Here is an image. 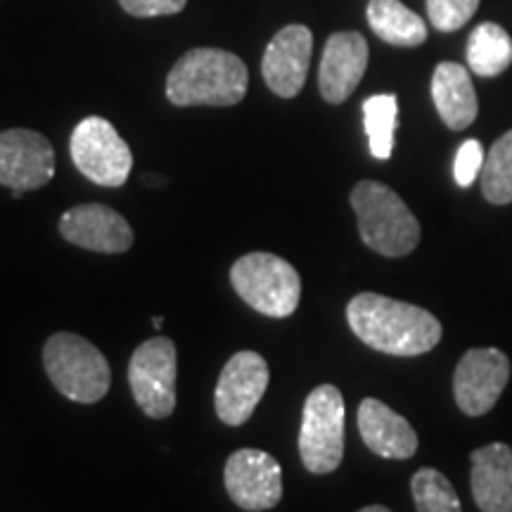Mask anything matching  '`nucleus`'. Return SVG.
Returning <instances> with one entry per match:
<instances>
[{
	"label": "nucleus",
	"mask_w": 512,
	"mask_h": 512,
	"mask_svg": "<svg viewBox=\"0 0 512 512\" xmlns=\"http://www.w3.org/2000/svg\"><path fill=\"white\" fill-rule=\"evenodd\" d=\"M347 320L363 344L392 356L427 354L444 335L439 318L427 309L375 292L356 294L347 306Z\"/></svg>",
	"instance_id": "nucleus-1"
},
{
	"label": "nucleus",
	"mask_w": 512,
	"mask_h": 512,
	"mask_svg": "<svg viewBox=\"0 0 512 512\" xmlns=\"http://www.w3.org/2000/svg\"><path fill=\"white\" fill-rule=\"evenodd\" d=\"M249 74L238 55L219 48H195L174 64L166 98L176 107H233L245 100Z\"/></svg>",
	"instance_id": "nucleus-2"
},
{
	"label": "nucleus",
	"mask_w": 512,
	"mask_h": 512,
	"mask_svg": "<svg viewBox=\"0 0 512 512\" xmlns=\"http://www.w3.org/2000/svg\"><path fill=\"white\" fill-rule=\"evenodd\" d=\"M358 233L373 252L399 259L420 245V223L389 185L361 181L351 190Z\"/></svg>",
	"instance_id": "nucleus-3"
},
{
	"label": "nucleus",
	"mask_w": 512,
	"mask_h": 512,
	"mask_svg": "<svg viewBox=\"0 0 512 512\" xmlns=\"http://www.w3.org/2000/svg\"><path fill=\"white\" fill-rule=\"evenodd\" d=\"M43 368L57 392L74 403H98L110 392V363L95 344L74 332H57L48 339Z\"/></svg>",
	"instance_id": "nucleus-4"
},
{
	"label": "nucleus",
	"mask_w": 512,
	"mask_h": 512,
	"mask_svg": "<svg viewBox=\"0 0 512 512\" xmlns=\"http://www.w3.org/2000/svg\"><path fill=\"white\" fill-rule=\"evenodd\" d=\"M230 285L240 299L268 318H287L302 299V278L283 256L252 252L230 268Z\"/></svg>",
	"instance_id": "nucleus-5"
},
{
	"label": "nucleus",
	"mask_w": 512,
	"mask_h": 512,
	"mask_svg": "<svg viewBox=\"0 0 512 512\" xmlns=\"http://www.w3.org/2000/svg\"><path fill=\"white\" fill-rule=\"evenodd\" d=\"M299 456L311 475H330L344 458V396L320 384L306 396L299 430Z\"/></svg>",
	"instance_id": "nucleus-6"
},
{
	"label": "nucleus",
	"mask_w": 512,
	"mask_h": 512,
	"mask_svg": "<svg viewBox=\"0 0 512 512\" xmlns=\"http://www.w3.org/2000/svg\"><path fill=\"white\" fill-rule=\"evenodd\" d=\"M178 354L174 339H147L133 351L128 363V384L133 399L147 418L164 420L176 408Z\"/></svg>",
	"instance_id": "nucleus-7"
},
{
	"label": "nucleus",
	"mask_w": 512,
	"mask_h": 512,
	"mask_svg": "<svg viewBox=\"0 0 512 512\" xmlns=\"http://www.w3.org/2000/svg\"><path fill=\"white\" fill-rule=\"evenodd\" d=\"M69 152L76 169L102 188H121L133 169L131 147L119 136L117 128L102 117H88L74 128Z\"/></svg>",
	"instance_id": "nucleus-8"
},
{
	"label": "nucleus",
	"mask_w": 512,
	"mask_h": 512,
	"mask_svg": "<svg viewBox=\"0 0 512 512\" xmlns=\"http://www.w3.org/2000/svg\"><path fill=\"white\" fill-rule=\"evenodd\" d=\"M223 484L238 508L247 512L271 510L283 498V470L271 453L240 448L226 460Z\"/></svg>",
	"instance_id": "nucleus-9"
},
{
	"label": "nucleus",
	"mask_w": 512,
	"mask_h": 512,
	"mask_svg": "<svg viewBox=\"0 0 512 512\" xmlns=\"http://www.w3.org/2000/svg\"><path fill=\"white\" fill-rule=\"evenodd\" d=\"M271 370L266 358L256 351H238L223 366L214 392V408L221 422L240 427L252 418L264 396Z\"/></svg>",
	"instance_id": "nucleus-10"
},
{
	"label": "nucleus",
	"mask_w": 512,
	"mask_h": 512,
	"mask_svg": "<svg viewBox=\"0 0 512 512\" xmlns=\"http://www.w3.org/2000/svg\"><path fill=\"white\" fill-rule=\"evenodd\" d=\"M510 380V358L501 349H470L453 375V396L470 418L489 413Z\"/></svg>",
	"instance_id": "nucleus-11"
},
{
	"label": "nucleus",
	"mask_w": 512,
	"mask_h": 512,
	"mask_svg": "<svg viewBox=\"0 0 512 512\" xmlns=\"http://www.w3.org/2000/svg\"><path fill=\"white\" fill-rule=\"evenodd\" d=\"M55 176V152L48 138L29 128L0 133V185L12 192L38 190Z\"/></svg>",
	"instance_id": "nucleus-12"
},
{
	"label": "nucleus",
	"mask_w": 512,
	"mask_h": 512,
	"mask_svg": "<svg viewBox=\"0 0 512 512\" xmlns=\"http://www.w3.org/2000/svg\"><path fill=\"white\" fill-rule=\"evenodd\" d=\"M60 235L69 245L100 254H121L133 245V230L128 221L105 204H79L64 211Z\"/></svg>",
	"instance_id": "nucleus-13"
},
{
	"label": "nucleus",
	"mask_w": 512,
	"mask_h": 512,
	"mask_svg": "<svg viewBox=\"0 0 512 512\" xmlns=\"http://www.w3.org/2000/svg\"><path fill=\"white\" fill-rule=\"evenodd\" d=\"M313 53V36L304 24H290L280 29L268 43L261 72L266 86L280 98H294L302 93Z\"/></svg>",
	"instance_id": "nucleus-14"
},
{
	"label": "nucleus",
	"mask_w": 512,
	"mask_h": 512,
	"mask_svg": "<svg viewBox=\"0 0 512 512\" xmlns=\"http://www.w3.org/2000/svg\"><path fill=\"white\" fill-rule=\"evenodd\" d=\"M368 69V41L356 31H339L325 43L318 69L320 95L330 105H342L361 83Z\"/></svg>",
	"instance_id": "nucleus-15"
},
{
	"label": "nucleus",
	"mask_w": 512,
	"mask_h": 512,
	"mask_svg": "<svg viewBox=\"0 0 512 512\" xmlns=\"http://www.w3.org/2000/svg\"><path fill=\"white\" fill-rule=\"evenodd\" d=\"M358 432L380 458L406 460L418 451V434L411 422L377 399H363L358 406Z\"/></svg>",
	"instance_id": "nucleus-16"
},
{
	"label": "nucleus",
	"mask_w": 512,
	"mask_h": 512,
	"mask_svg": "<svg viewBox=\"0 0 512 512\" xmlns=\"http://www.w3.org/2000/svg\"><path fill=\"white\" fill-rule=\"evenodd\" d=\"M470 489L482 512H512V448L489 444L470 458Z\"/></svg>",
	"instance_id": "nucleus-17"
},
{
	"label": "nucleus",
	"mask_w": 512,
	"mask_h": 512,
	"mask_svg": "<svg viewBox=\"0 0 512 512\" xmlns=\"http://www.w3.org/2000/svg\"><path fill=\"white\" fill-rule=\"evenodd\" d=\"M432 100L451 131H463L477 119L479 102L472 76L463 64L441 62L432 76Z\"/></svg>",
	"instance_id": "nucleus-18"
},
{
	"label": "nucleus",
	"mask_w": 512,
	"mask_h": 512,
	"mask_svg": "<svg viewBox=\"0 0 512 512\" xmlns=\"http://www.w3.org/2000/svg\"><path fill=\"white\" fill-rule=\"evenodd\" d=\"M368 24L389 46L415 48L427 41V24L401 0H370Z\"/></svg>",
	"instance_id": "nucleus-19"
},
{
	"label": "nucleus",
	"mask_w": 512,
	"mask_h": 512,
	"mask_svg": "<svg viewBox=\"0 0 512 512\" xmlns=\"http://www.w3.org/2000/svg\"><path fill=\"white\" fill-rule=\"evenodd\" d=\"M512 64V38L501 24L484 22L470 34L467 41V67L472 74L498 76Z\"/></svg>",
	"instance_id": "nucleus-20"
},
{
	"label": "nucleus",
	"mask_w": 512,
	"mask_h": 512,
	"mask_svg": "<svg viewBox=\"0 0 512 512\" xmlns=\"http://www.w3.org/2000/svg\"><path fill=\"white\" fill-rule=\"evenodd\" d=\"M399 121V102L396 95H373L363 102V126H366L370 152L375 159H389L394 150V131Z\"/></svg>",
	"instance_id": "nucleus-21"
},
{
	"label": "nucleus",
	"mask_w": 512,
	"mask_h": 512,
	"mask_svg": "<svg viewBox=\"0 0 512 512\" xmlns=\"http://www.w3.org/2000/svg\"><path fill=\"white\" fill-rule=\"evenodd\" d=\"M479 178H482V195L491 204L512 202V131L503 133L486 152Z\"/></svg>",
	"instance_id": "nucleus-22"
},
{
	"label": "nucleus",
	"mask_w": 512,
	"mask_h": 512,
	"mask_svg": "<svg viewBox=\"0 0 512 512\" xmlns=\"http://www.w3.org/2000/svg\"><path fill=\"white\" fill-rule=\"evenodd\" d=\"M411 491L418 512H463L453 484L434 467H422L415 472Z\"/></svg>",
	"instance_id": "nucleus-23"
},
{
	"label": "nucleus",
	"mask_w": 512,
	"mask_h": 512,
	"mask_svg": "<svg viewBox=\"0 0 512 512\" xmlns=\"http://www.w3.org/2000/svg\"><path fill=\"white\" fill-rule=\"evenodd\" d=\"M479 8V0H427V17L432 27L444 34L463 29Z\"/></svg>",
	"instance_id": "nucleus-24"
},
{
	"label": "nucleus",
	"mask_w": 512,
	"mask_h": 512,
	"mask_svg": "<svg viewBox=\"0 0 512 512\" xmlns=\"http://www.w3.org/2000/svg\"><path fill=\"white\" fill-rule=\"evenodd\" d=\"M486 152L479 140H465L456 152V164H453V178L460 188H470L472 183L482 176Z\"/></svg>",
	"instance_id": "nucleus-25"
},
{
	"label": "nucleus",
	"mask_w": 512,
	"mask_h": 512,
	"mask_svg": "<svg viewBox=\"0 0 512 512\" xmlns=\"http://www.w3.org/2000/svg\"><path fill=\"white\" fill-rule=\"evenodd\" d=\"M119 3L133 17H164L181 12L188 0H119Z\"/></svg>",
	"instance_id": "nucleus-26"
},
{
	"label": "nucleus",
	"mask_w": 512,
	"mask_h": 512,
	"mask_svg": "<svg viewBox=\"0 0 512 512\" xmlns=\"http://www.w3.org/2000/svg\"><path fill=\"white\" fill-rule=\"evenodd\" d=\"M358 512H392L389 508H384V505H368V508L358 510Z\"/></svg>",
	"instance_id": "nucleus-27"
},
{
	"label": "nucleus",
	"mask_w": 512,
	"mask_h": 512,
	"mask_svg": "<svg viewBox=\"0 0 512 512\" xmlns=\"http://www.w3.org/2000/svg\"><path fill=\"white\" fill-rule=\"evenodd\" d=\"M152 325H155V328H162L164 318L162 316H155V318H152Z\"/></svg>",
	"instance_id": "nucleus-28"
}]
</instances>
